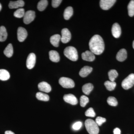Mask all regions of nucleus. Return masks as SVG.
Returning <instances> with one entry per match:
<instances>
[{
	"label": "nucleus",
	"instance_id": "f257e3e1",
	"mask_svg": "<svg viewBox=\"0 0 134 134\" xmlns=\"http://www.w3.org/2000/svg\"><path fill=\"white\" fill-rule=\"evenodd\" d=\"M89 47L94 54L100 55L104 50V43L103 39L98 35H94L89 42Z\"/></svg>",
	"mask_w": 134,
	"mask_h": 134
},
{
	"label": "nucleus",
	"instance_id": "f03ea898",
	"mask_svg": "<svg viewBox=\"0 0 134 134\" xmlns=\"http://www.w3.org/2000/svg\"><path fill=\"white\" fill-rule=\"evenodd\" d=\"M85 126L87 132L90 134H98L99 132V128L98 125L93 120L91 119H88L85 121Z\"/></svg>",
	"mask_w": 134,
	"mask_h": 134
},
{
	"label": "nucleus",
	"instance_id": "7ed1b4c3",
	"mask_svg": "<svg viewBox=\"0 0 134 134\" xmlns=\"http://www.w3.org/2000/svg\"><path fill=\"white\" fill-rule=\"evenodd\" d=\"M64 54L66 58L73 61H76L78 59L77 51L76 48L74 47L69 46L65 48Z\"/></svg>",
	"mask_w": 134,
	"mask_h": 134
},
{
	"label": "nucleus",
	"instance_id": "20e7f679",
	"mask_svg": "<svg viewBox=\"0 0 134 134\" xmlns=\"http://www.w3.org/2000/svg\"><path fill=\"white\" fill-rule=\"evenodd\" d=\"M134 85V74L129 75L125 78L121 83V86L125 90H127L133 87Z\"/></svg>",
	"mask_w": 134,
	"mask_h": 134
},
{
	"label": "nucleus",
	"instance_id": "39448f33",
	"mask_svg": "<svg viewBox=\"0 0 134 134\" xmlns=\"http://www.w3.org/2000/svg\"><path fill=\"white\" fill-rule=\"evenodd\" d=\"M59 83L63 88H72L75 87L74 82L72 79L66 77H62L59 80Z\"/></svg>",
	"mask_w": 134,
	"mask_h": 134
},
{
	"label": "nucleus",
	"instance_id": "423d86ee",
	"mask_svg": "<svg viewBox=\"0 0 134 134\" xmlns=\"http://www.w3.org/2000/svg\"><path fill=\"white\" fill-rule=\"evenodd\" d=\"M35 18V12L33 10H30L25 13L23 21L25 24H29L34 21Z\"/></svg>",
	"mask_w": 134,
	"mask_h": 134
},
{
	"label": "nucleus",
	"instance_id": "0eeeda50",
	"mask_svg": "<svg viewBox=\"0 0 134 134\" xmlns=\"http://www.w3.org/2000/svg\"><path fill=\"white\" fill-rule=\"evenodd\" d=\"M61 41L63 43H68L71 38V34L68 29L65 28L62 29L61 32Z\"/></svg>",
	"mask_w": 134,
	"mask_h": 134
},
{
	"label": "nucleus",
	"instance_id": "6e6552de",
	"mask_svg": "<svg viewBox=\"0 0 134 134\" xmlns=\"http://www.w3.org/2000/svg\"><path fill=\"white\" fill-rule=\"evenodd\" d=\"M36 63V56L35 54L31 53L29 54L26 61V66L28 69H31L35 66Z\"/></svg>",
	"mask_w": 134,
	"mask_h": 134
},
{
	"label": "nucleus",
	"instance_id": "1a4fd4ad",
	"mask_svg": "<svg viewBox=\"0 0 134 134\" xmlns=\"http://www.w3.org/2000/svg\"><path fill=\"white\" fill-rule=\"evenodd\" d=\"M115 0H101L100 1V6L101 9L104 10L110 9L116 2Z\"/></svg>",
	"mask_w": 134,
	"mask_h": 134
},
{
	"label": "nucleus",
	"instance_id": "9d476101",
	"mask_svg": "<svg viewBox=\"0 0 134 134\" xmlns=\"http://www.w3.org/2000/svg\"><path fill=\"white\" fill-rule=\"evenodd\" d=\"M27 35L28 33L25 29L22 27L18 28L17 30V37L19 42L24 41L27 37Z\"/></svg>",
	"mask_w": 134,
	"mask_h": 134
},
{
	"label": "nucleus",
	"instance_id": "9b49d317",
	"mask_svg": "<svg viewBox=\"0 0 134 134\" xmlns=\"http://www.w3.org/2000/svg\"><path fill=\"white\" fill-rule=\"evenodd\" d=\"M63 99L65 102L72 105H75L78 103L77 99L72 94H66L63 97Z\"/></svg>",
	"mask_w": 134,
	"mask_h": 134
},
{
	"label": "nucleus",
	"instance_id": "f8f14e48",
	"mask_svg": "<svg viewBox=\"0 0 134 134\" xmlns=\"http://www.w3.org/2000/svg\"><path fill=\"white\" fill-rule=\"evenodd\" d=\"M113 36L115 38L119 37L121 34V29L119 25L115 23L113 25L111 30Z\"/></svg>",
	"mask_w": 134,
	"mask_h": 134
},
{
	"label": "nucleus",
	"instance_id": "ddd939ff",
	"mask_svg": "<svg viewBox=\"0 0 134 134\" xmlns=\"http://www.w3.org/2000/svg\"><path fill=\"white\" fill-rule=\"evenodd\" d=\"M83 60L86 61L92 62L95 60V56L94 54L91 51H86L82 54Z\"/></svg>",
	"mask_w": 134,
	"mask_h": 134
},
{
	"label": "nucleus",
	"instance_id": "4468645a",
	"mask_svg": "<svg viewBox=\"0 0 134 134\" xmlns=\"http://www.w3.org/2000/svg\"><path fill=\"white\" fill-rule=\"evenodd\" d=\"M38 88L40 91L48 93L51 91L52 88L50 85L45 82L40 83L38 85Z\"/></svg>",
	"mask_w": 134,
	"mask_h": 134
},
{
	"label": "nucleus",
	"instance_id": "2eb2a0df",
	"mask_svg": "<svg viewBox=\"0 0 134 134\" xmlns=\"http://www.w3.org/2000/svg\"><path fill=\"white\" fill-rule=\"evenodd\" d=\"M127 58V51L126 49L124 48L120 50L116 55V59L117 60L120 62L124 61Z\"/></svg>",
	"mask_w": 134,
	"mask_h": 134
},
{
	"label": "nucleus",
	"instance_id": "dca6fc26",
	"mask_svg": "<svg viewBox=\"0 0 134 134\" xmlns=\"http://www.w3.org/2000/svg\"><path fill=\"white\" fill-rule=\"evenodd\" d=\"M92 70V67L85 66L81 69L79 72V74L82 77H86L91 73Z\"/></svg>",
	"mask_w": 134,
	"mask_h": 134
},
{
	"label": "nucleus",
	"instance_id": "f3484780",
	"mask_svg": "<svg viewBox=\"0 0 134 134\" xmlns=\"http://www.w3.org/2000/svg\"><path fill=\"white\" fill-rule=\"evenodd\" d=\"M24 5V1L22 0H19L16 1H10L9 4V7L10 9H16L23 7Z\"/></svg>",
	"mask_w": 134,
	"mask_h": 134
},
{
	"label": "nucleus",
	"instance_id": "a211bd4d",
	"mask_svg": "<svg viewBox=\"0 0 134 134\" xmlns=\"http://www.w3.org/2000/svg\"><path fill=\"white\" fill-rule=\"evenodd\" d=\"M49 55L50 59L53 62H58L59 61V54L57 51L51 50L49 52Z\"/></svg>",
	"mask_w": 134,
	"mask_h": 134
},
{
	"label": "nucleus",
	"instance_id": "6ab92c4d",
	"mask_svg": "<svg viewBox=\"0 0 134 134\" xmlns=\"http://www.w3.org/2000/svg\"><path fill=\"white\" fill-rule=\"evenodd\" d=\"M61 37L59 34H55L50 37V43L55 47H58L60 40H61Z\"/></svg>",
	"mask_w": 134,
	"mask_h": 134
},
{
	"label": "nucleus",
	"instance_id": "aec40b11",
	"mask_svg": "<svg viewBox=\"0 0 134 134\" xmlns=\"http://www.w3.org/2000/svg\"><path fill=\"white\" fill-rule=\"evenodd\" d=\"M93 88V85L92 83H88L83 85L82 88V90L83 93L86 95H89L92 91Z\"/></svg>",
	"mask_w": 134,
	"mask_h": 134
},
{
	"label": "nucleus",
	"instance_id": "412c9836",
	"mask_svg": "<svg viewBox=\"0 0 134 134\" xmlns=\"http://www.w3.org/2000/svg\"><path fill=\"white\" fill-rule=\"evenodd\" d=\"M8 34L6 28L4 26L0 27V41L3 42L7 40Z\"/></svg>",
	"mask_w": 134,
	"mask_h": 134
},
{
	"label": "nucleus",
	"instance_id": "4be33fe9",
	"mask_svg": "<svg viewBox=\"0 0 134 134\" xmlns=\"http://www.w3.org/2000/svg\"><path fill=\"white\" fill-rule=\"evenodd\" d=\"M9 72L5 69H0V80L3 81H7L9 79Z\"/></svg>",
	"mask_w": 134,
	"mask_h": 134
},
{
	"label": "nucleus",
	"instance_id": "5701e85b",
	"mask_svg": "<svg viewBox=\"0 0 134 134\" xmlns=\"http://www.w3.org/2000/svg\"><path fill=\"white\" fill-rule=\"evenodd\" d=\"M73 14V9L72 7H67L64 11L63 16L66 20H69Z\"/></svg>",
	"mask_w": 134,
	"mask_h": 134
},
{
	"label": "nucleus",
	"instance_id": "b1692460",
	"mask_svg": "<svg viewBox=\"0 0 134 134\" xmlns=\"http://www.w3.org/2000/svg\"><path fill=\"white\" fill-rule=\"evenodd\" d=\"M4 54L8 58L12 57L13 54V48L11 44H9L5 48L4 51Z\"/></svg>",
	"mask_w": 134,
	"mask_h": 134
},
{
	"label": "nucleus",
	"instance_id": "393cba45",
	"mask_svg": "<svg viewBox=\"0 0 134 134\" xmlns=\"http://www.w3.org/2000/svg\"><path fill=\"white\" fill-rule=\"evenodd\" d=\"M36 97L38 100L42 101H47L49 100V96L47 94L41 92L36 93Z\"/></svg>",
	"mask_w": 134,
	"mask_h": 134
},
{
	"label": "nucleus",
	"instance_id": "a878e982",
	"mask_svg": "<svg viewBox=\"0 0 134 134\" xmlns=\"http://www.w3.org/2000/svg\"><path fill=\"white\" fill-rule=\"evenodd\" d=\"M48 1L47 0L40 1L38 3V9L40 11H42L44 10L48 5Z\"/></svg>",
	"mask_w": 134,
	"mask_h": 134
},
{
	"label": "nucleus",
	"instance_id": "bb28decb",
	"mask_svg": "<svg viewBox=\"0 0 134 134\" xmlns=\"http://www.w3.org/2000/svg\"><path fill=\"white\" fill-rule=\"evenodd\" d=\"M104 85L108 90L112 91L115 89L116 83L114 81H107L104 83Z\"/></svg>",
	"mask_w": 134,
	"mask_h": 134
},
{
	"label": "nucleus",
	"instance_id": "cd10ccee",
	"mask_svg": "<svg viewBox=\"0 0 134 134\" xmlns=\"http://www.w3.org/2000/svg\"><path fill=\"white\" fill-rule=\"evenodd\" d=\"M109 79L111 81H114L118 76V72L114 69L111 70L108 73Z\"/></svg>",
	"mask_w": 134,
	"mask_h": 134
},
{
	"label": "nucleus",
	"instance_id": "c85d7f7f",
	"mask_svg": "<svg viewBox=\"0 0 134 134\" xmlns=\"http://www.w3.org/2000/svg\"><path fill=\"white\" fill-rule=\"evenodd\" d=\"M128 14L130 16L132 17L134 15V1L132 0L129 2L128 5Z\"/></svg>",
	"mask_w": 134,
	"mask_h": 134
},
{
	"label": "nucleus",
	"instance_id": "c756f323",
	"mask_svg": "<svg viewBox=\"0 0 134 134\" xmlns=\"http://www.w3.org/2000/svg\"><path fill=\"white\" fill-rule=\"evenodd\" d=\"M25 13V12L24 9L21 8L16 10L14 13V15L15 17L17 18H21L24 16Z\"/></svg>",
	"mask_w": 134,
	"mask_h": 134
},
{
	"label": "nucleus",
	"instance_id": "7c9ffc66",
	"mask_svg": "<svg viewBox=\"0 0 134 134\" xmlns=\"http://www.w3.org/2000/svg\"><path fill=\"white\" fill-rule=\"evenodd\" d=\"M107 102L109 105L112 106H116L118 104L117 99L114 97H109L107 99Z\"/></svg>",
	"mask_w": 134,
	"mask_h": 134
},
{
	"label": "nucleus",
	"instance_id": "2f4dec72",
	"mask_svg": "<svg viewBox=\"0 0 134 134\" xmlns=\"http://www.w3.org/2000/svg\"><path fill=\"white\" fill-rule=\"evenodd\" d=\"M80 105L82 107H85L89 101L88 97L85 96H82L80 97Z\"/></svg>",
	"mask_w": 134,
	"mask_h": 134
},
{
	"label": "nucleus",
	"instance_id": "473e14b6",
	"mask_svg": "<svg viewBox=\"0 0 134 134\" xmlns=\"http://www.w3.org/2000/svg\"><path fill=\"white\" fill-rule=\"evenodd\" d=\"M85 115L87 117H93L96 116V113L92 108H88L85 113Z\"/></svg>",
	"mask_w": 134,
	"mask_h": 134
},
{
	"label": "nucleus",
	"instance_id": "72a5a7b5",
	"mask_svg": "<svg viewBox=\"0 0 134 134\" xmlns=\"http://www.w3.org/2000/svg\"><path fill=\"white\" fill-rule=\"evenodd\" d=\"M106 120L105 118L101 117H98L96 118L95 122L98 126H100L103 123L105 122Z\"/></svg>",
	"mask_w": 134,
	"mask_h": 134
},
{
	"label": "nucleus",
	"instance_id": "f704fd0d",
	"mask_svg": "<svg viewBox=\"0 0 134 134\" xmlns=\"http://www.w3.org/2000/svg\"><path fill=\"white\" fill-rule=\"evenodd\" d=\"M62 1V0H53L52 1V6L53 8L58 7Z\"/></svg>",
	"mask_w": 134,
	"mask_h": 134
},
{
	"label": "nucleus",
	"instance_id": "c9c22d12",
	"mask_svg": "<svg viewBox=\"0 0 134 134\" xmlns=\"http://www.w3.org/2000/svg\"><path fill=\"white\" fill-rule=\"evenodd\" d=\"M82 123L80 121L75 122L72 126V128L75 130H78L81 127Z\"/></svg>",
	"mask_w": 134,
	"mask_h": 134
},
{
	"label": "nucleus",
	"instance_id": "e433bc0d",
	"mask_svg": "<svg viewBox=\"0 0 134 134\" xmlns=\"http://www.w3.org/2000/svg\"><path fill=\"white\" fill-rule=\"evenodd\" d=\"M114 134H121V130L118 128H116L113 131Z\"/></svg>",
	"mask_w": 134,
	"mask_h": 134
},
{
	"label": "nucleus",
	"instance_id": "4c0bfd02",
	"mask_svg": "<svg viewBox=\"0 0 134 134\" xmlns=\"http://www.w3.org/2000/svg\"><path fill=\"white\" fill-rule=\"evenodd\" d=\"M5 134H15L14 132L11 131H7L5 132Z\"/></svg>",
	"mask_w": 134,
	"mask_h": 134
},
{
	"label": "nucleus",
	"instance_id": "58836bf2",
	"mask_svg": "<svg viewBox=\"0 0 134 134\" xmlns=\"http://www.w3.org/2000/svg\"><path fill=\"white\" fill-rule=\"evenodd\" d=\"M2 9V5H1V3H0V11H1V10Z\"/></svg>",
	"mask_w": 134,
	"mask_h": 134
},
{
	"label": "nucleus",
	"instance_id": "ea45409f",
	"mask_svg": "<svg viewBox=\"0 0 134 134\" xmlns=\"http://www.w3.org/2000/svg\"><path fill=\"white\" fill-rule=\"evenodd\" d=\"M133 48L134 49V41H133Z\"/></svg>",
	"mask_w": 134,
	"mask_h": 134
}]
</instances>
